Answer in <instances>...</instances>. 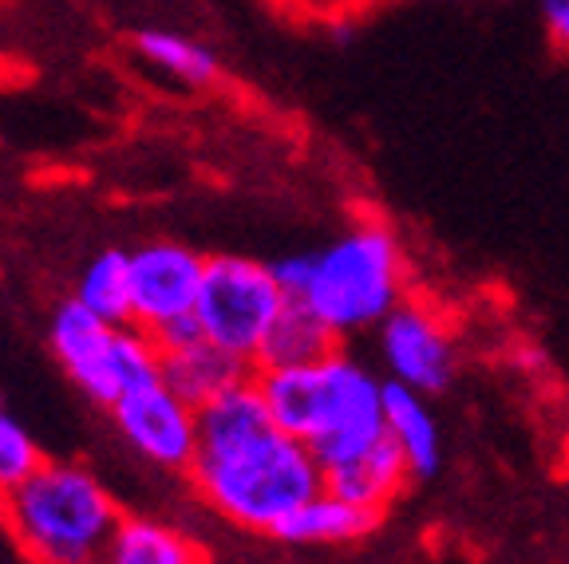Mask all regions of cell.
Masks as SVG:
<instances>
[{
  "label": "cell",
  "mask_w": 569,
  "mask_h": 564,
  "mask_svg": "<svg viewBox=\"0 0 569 564\" xmlns=\"http://www.w3.org/2000/svg\"><path fill=\"white\" fill-rule=\"evenodd\" d=\"M187 477L206 510L266 537L325 490V466L273 423L253 375L198 406V459Z\"/></svg>",
  "instance_id": "cell-1"
},
{
  "label": "cell",
  "mask_w": 569,
  "mask_h": 564,
  "mask_svg": "<svg viewBox=\"0 0 569 564\" xmlns=\"http://www.w3.org/2000/svg\"><path fill=\"white\" fill-rule=\"evenodd\" d=\"M273 273L289 300L325 320L340 344L376 332L411 289V261L400 233L380 218H356L329 245L277 256Z\"/></svg>",
  "instance_id": "cell-2"
},
{
  "label": "cell",
  "mask_w": 569,
  "mask_h": 564,
  "mask_svg": "<svg viewBox=\"0 0 569 564\" xmlns=\"http://www.w3.org/2000/svg\"><path fill=\"white\" fill-rule=\"evenodd\" d=\"M253 380L273 423L301 439L325 470L383 439L388 380H376V371L348 355L345 344L305 367H261Z\"/></svg>",
  "instance_id": "cell-3"
},
{
  "label": "cell",
  "mask_w": 569,
  "mask_h": 564,
  "mask_svg": "<svg viewBox=\"0 0 569 564\" xmlns=\"http://www.w3.org/2000/svg\"><path fill=\"white\" fill-rule=\"evenodd\" d=\"M119 521V502L83 462L44 459L32 477L0 494V525L28 564L103 561Z\"/></svg>",
  "instance_id": "cell-4"
},
{
  "label": "cell",
  "mask_w": 569,
  "mask_h": 564,
  "mask_svg": "<svg viewBox=\"0 0 569 564\" xmlns=\"http://www.w3.org/2000/svg\"><path fill=\"white\" fill-rule=\"evenodd\" d=\"M48 344L63 375L107 411L131 391L162 380V352L151 332L99 320L80 300H63L52 312Z\"/></svg>",
  "instance_id": "cell-5"
},
{
  "label": "cell",
  "mask_w": 569,
  "mask_h": 564,
  "mask_svg": "<svg viewBox=\"0 0 569 564\" xmlns=\"http://www.w3.org/2000/svg\"><path fill=\"white\" fill-rule=\"evenodd\" d=\"M289 309V292L273 273V261H253L241 253L206 256L202 292L194 304V324L206 340L258 367V352L269 328Z\"/></svg>",
  "instance_id": "cell-6"
},
{
  "label": "cell",
  "mask_w": 569,
  "mask_h": 564,
  "mask_svg": "<svg viewBox=\"0 0 569 564\" xmlns=\"http://www.w3.org/2000/svg\"><path fill=\"white\" fill-rule=\"evenodd\" d=\"M202 273L206 256L178 241H147L131 249V324L151 332L159 348L194 335Z\"/></svg>",
  "instance_id": "cell-7"
},
{
  "label": "cell",
  "mask_w": 569,
  "mask_h": 564,
  "mask_svg": "<svg viewBox=\"0 0 569 564\" xmlns=\"http://www.w3.org/2000/svg\"><path fill=\"white\" fill-rule=\"evenodd\" d=\"M376 352H380L388 383H400L427 399L451 387L455 367H459L451 320L423 296H408L376 328Z\"/></svg>",
  "instance_id": "cell-8"
},
{
  "label": "cell",
  "mask_w": 569,
  "mask_h": 564,
  "mask_svg": "<svg viewBox=\"0 0 569 564\" xmlns=\"http://www.w3.org/2000/svg\"><path fill=\"white\" fill-rule=\"evenodd\" d=\"M119 439L131 454L167 474H190L198 459V406L154 380L111 406Z\"/></svg>",
  "instance_id": "cell-9"
},
{
  "label": "cell",
  "mask_w": 569,
  "mask_h": 564,
  "mask_svg": "<svg viewBox=\"0 0 569 564\" xmlns=\"http://www.w3.org/2000/svg\"><path fill=\"white\" fill-rule=\"evenodd\" d=\"M162 352V383L178 391L194 406L213 403L218 395H226L230 387H238L241 380L253 375L249 363H241L238 355H230L226 348H218L213 340H206L202 332L178 340V344L159 348Z\"/></svg>",
  "instance_id": "cell-10"
},
{
  "label": "cell",
  "mask_w": 569,
  "mask_h": 564,
  "mask_svg": "<svg viewBox=\"0 0 569 564\" xmlns=\"http://www.w3.org/2000/svg\"><path fill=\"white\" fill-rule=\"evenodd\" d=\"M408 482H411V470L400 450L388 442V434L376 446L360 450L356 459L325 470V490H332V494L348 497L356 505H365V510L380 513V517L400 502Z\"/></svg>",
  "instance_id": "cell-11"
},
{
  "label": "cell",
  "mask_w": 569,
  "mask_h": 564,
  "mask_svg": "<svg viewBox=\"0 0 569 564\" xmlns=\"http://www.w3.org/2000/svg\"><path fill=\"white\" fill-rule=\"evenodd\" d=\"M383 434L403 454L411 477H431L443 466V434L427 406V395L400 383H388L383 391Z\"/></svg>",
  "instance_id": "cell-12"
},
{
  "label": "cell",
  "mask_w": 569,
  "mask_h": 564,
  "mask_svg": "<svg viewBox=\"0 0 569 564\" xmlns=\"http://www.w3.org/2000/svg\"><path fill=\"white\" fill-rule=\"evenodd\" d=\"M380 521H383L380 513L348 502V497L332 494V490H320V494H312L293 517L284 521L281 530L273 533V541L293 545V548L352 545V541H365Z\"/></svg>",
  "instance_id": "cell-13"
},
{
  "label": "cell",
  "mask_w": 569,
  "mask_h": 564,
  "mask_svg": "<svg viewBox=\"0 0 569 564\" xmlns=\"http://www.w3.org/2000/svg\"><path fill=\"white\" fill-rule=\"evenodd\" d=\"M107 564H210L206 548L178 525L147 513H123L103 553Z\"/></svg>",
  "instance_id": "cell-14"
},
{
  "label": "cell",
  "mask_w": 569,
  "mask_h": 564,
  "mask_svg": "<svg viewBox=\"0 0 569 564\" xmlns=\"http://www.w3.org/2000/svg\"><path fill=\"white\" fill-rule=\"evenodd\" d=\"M134 56L151 71H159L162 80L178 83V88H213L222 80V63L206 44H198L194 36L170 32V28H142L131 40Z\"/></svg>",
  "instance_id": "cell-15"
},
{
  "label": "cell",
  "mask_w": 569,
  "mask_h": 564,
  "mask_svg": "<svg viewBox=\"0 0 569 564\" xmlns=\"http://www.w3.org/2000/svg\"><path fill=\"white\" fill-rule=\"evenodd\" d=\"M340 348L337 335L325 328V320L312 316L305 304L289 300V309L277 316V324L269 328L266 344L258 352V367H305V363H317L325 355Z\"/></svg>",
  "instance_id": "cell-16"
},
{
  "label": "cell",
  "mask_w": 569,
  "mask_h": 564,
  "mask_svg": "<svg viewBox=\"0 0 569 564\" xmlns=\"http://www.w3.org/2000/svg\"><path fill=\"white\" fill-rule=\"evenodd\" d=\"M71 300H80L99 320L131 324V253L103 249L99 256H91V265L76 281Z\"/></svg>",
  "instance_id": "cell-17"
},
{
  "label": "cell",
  "mask_w": 569,
  "mask_h": 564,
  "mask_svg": "<svg viewBox=\"0 0 569 564\" xmlns=\"http://www.w3.org/2000/svg\"><path fill=\"white\" fill-rule=\"evenodd\" d=\"M40 466H44V454H40L36 439L0 406V494H9L12 485L32 477Z\"/></svg>",
  "instance_id": "cell-18"
},
{
  "label": "cell",
  "mask_w": 569,
  "mask_h": 564,
  "mask_svg": "<svg viewBox=\"0 0 569 564\" xmlns=\"http://www.w3.org/2000/svg\"><path fill=\"white\" fill-rule=\"evenodd\" d=\"M273 4L301 24H348V20L372 12L380 0H273Z\"/></svg>",
  "instance_id": "cell-19"
},
{
  "label": "cell",
  "mask_w": 569,
  "mask_h": 564,
  "mask_svg": "<svg viewBox=\"0 0 569 564\" xmlns=\"http://www.w3.org/2000/svg\"><path fill=\"white\" fill-rule=\"evenodd\" d=\"M538 17H542L553 52L569 56V0H538Z\"/></svg>",
  "instance_id": "cell-20"
},
{
  "label": "cell",
  "mask_w": 569,
  "mask_h": 564,
  "mask_svg": "<svg viewBox=\"0 0 569 564\" xmlns=\"http://www.w3.org/2000/svg\"><path fill=\"white\" fill-rule=\"evenodd\" d=\"M91 564H107V561H91Z\"/></svg>",
  "instance_id": "cell-21"
}]
</instances>
